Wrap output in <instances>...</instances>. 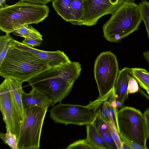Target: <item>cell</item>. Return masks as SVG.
<instances>
[{"instance_id": "6da1fadb", "label": "cell", "mask_w": 149, "mask_h": 149, "mask_svg": "<svg viewBox=\"0 0 149 149\" xmlns=\"http://www.w3.org/2000/svg\"><path fill=\"white\" fill-rule=\"evenodd\" d=\"M77 74L76 66L70 62L49 68L28 82L32 88L43 94L51 102L52 107L61 102L69 94Z\"/></svg>"}, {"instance_id": "7a4b0ae2", "label": "cell", "mask_w": 149, "mask_h": 149, "mask_svg": "<svg viewBox=\"0 0 149 149\" xmlns=\"http://www.w3.org/2000/svg\"><path fill=\"white\" fill-rule=\"evenodd\" d=\"M49 68L35 55L17 45L13 38L6 55L0 64V75L22 83Z\"/></svg>"}, {"instance_id": "3957f363", "label": "cell", "mask_w": 149, "mask_h": 149, "mask_svg": "<svg viewBox=\"0 0 149 149\" xmlns=\"http://www.w3.org/2000/svg\"><path fill=\"white\" fill-rule=\"evenodd\" d=\"M49 6L19 1L0 9V29L6 33L31 24L42 22L48 16Z\"/></svg>"}, {"instance_id": "277c9868", "label": "cell", "mask_w": 149, "mask_h": 149, "mask_svg": "<svg viewBox=\"0 0 149 149\" xmlns=\"http://www.w3.org/2000/svg\"><path fill=\"white\" fill-rule=\"evenodd\" d=\"M142 21L139 5L125 1L104 25V37L118 42L137 30Z\"/></svg>"}, {"instance_id": "5b68a950", "label": "cell", "mask_w": 149, "mask_h": 149, "mask_svg": "<svg viewBox=\"0 0 149 149\" xmlns=\"http://www.w3.org/2000/svg\"><path fill=\"white\" fill-rule=\"evenodd\" d=\"M109 92L84 106L60 103L50 110V117L56 123L66 125H88L94 123L98 115V109L109 96Z\"/></svg>"}, {"instance_id": "8992f818", "label": "cell", "mask_w": 149, "mask_h": 149, "mask_svg": "<svg viewBox=\"0 0 149 149\" xmlns=\"http://www.w3.org/2000/svg\"><path fill=\"white\" fill-rule=\"evenodd\" d=\"M117 125L119 134L125 138L148 149L145 119L143 114L134 108L124 107L118 111Z\"/></svg>"}, {"instance_id": "52a82bcc", "label": "cell", "mask_w": 149, "mask_h": 149, "mask_svg": "<svg viewBox=\"0 0 149 149\" xmlns=\"http://www.w3.org/2000/svg\"><path fill=\"white\" fill-rule=\"evenodd\" d=\"M47 108L24 109V115L17 141L18 149H38L42 125Z\"/></svg>"}, {"instance_id": "ba28073f", "label": "cell", "mask_w": 149, "mask_h": 149, "mask_svg": "<svg viewBox=\"0 0 149 149\" xmlns=\"http://www.w3.org/2000/svg\"><path fill=\"white\" fill-rule=\"evenodd\" d=\"M119 71L117 58L113 53L104 52L97 56L94 64V75L99 97L106 95L115 87Z\"/></svg>"}, {"instance_id": "9c48e42d", "label": "cell", "mask_w": 149, "mask_h": 149, "mask_svg": "<svg viewBox=\"0 0 149 149\" xmlns=\"http://www.w3.org/2000/svg\"><path fill=\"white\" fill-rule=\"evenodd\" d=\"M0 110L6 130L16 136L17 141L23 118L13 100L8 79L0 85Z\"/></svg>"}, {"instance_id": "30bf717a", "label": "cell", "mask_w": 149, "mask_h": 149, "mask_svg": "<svg viewBox=\"0 0 149 149\" xmlns=\"http://www.w3.org/2000/svg\"><path fill=\"white\" fill-rule=\"evenodd\" d=\"M84 15L82 25L92 26L107 14L112 15L125 0H82Z\"/></svg>"}, {"instance_id": "8fae6325", "label": "cell", "mask_w": 149, "mask_h": 149, "mask_svg": "<svg viewBox=\"0 0 149 149\" xmlns=\"http://www.w3.org/2000/svg\"><path fill=\"white\" fill-rule=\"evenodd\" d=\"M14 41L20 47L33 53L44 61L49 68L61 66L71 62L66 55L61 51H44L35 49L14 39Z\"/></svg>"}, {"instance_id": "7c38bea8", "label": "cell", "mask_w": 149, "mask_h": 149, "mask_svg": "<svg viewBox=\"0 0 149 149\" xmlns=\"http://www.w3.org/2000/svg\"><path fill=\"white\" fill-rule=\"evenodd\" d=\"M133 77L132 68L125 67L119 71L115 86V95L118 108L123 107L127 98V89L130 78Z\"/></svg>"}, {"instance_id": "4fadbf2b", "label": "cell", "mask_w": 149, "mask_h": 149, "mask_svg": "<svg viewBox=\"0 0 149 149\" xmlns=\"http://www.w3.org/2000/svg\"><path fill=\"white\" fill-rule=\"evenodd\" d=\"M118 107L114 87L109 92L107 98L101 103L98 109V114L105 121L112 124L118 130L117 114Z\"/></svg>"}, {"instance_id": "5bb4252c", "label": "cell", "mask_w": 149, "mask_h": 149, "mask_svg": "<svg viewBox=\"0 0 149 149\" xmlns=\"http://www.w3.org/2000/svg\"><path fill=\"white\" fill-rule=\"evenodd\" d=\"M22 100L24 109L33 107L48 108L52 105L51 102L45 95L34 88L29 93L24 91Z\"/></svg>"}, {"instance_id": "9a60e30c", "label": "cell", "mask_w": 149, "mask_h": 149, "mask_svg": "<svg viewBox=\"0 0 149 149\" xmlns=\"http://www.w3.org/2000/svg\"><path fill=\"white\" fill-rule=\"evenodd\" d=\"M86 140L95 149H112L103 139L94 123L87 125Z\"/></svg>"}, {"instance_id": "2e32d148", "label": "cell", "mask_w": 149, "mask_h": 149, "mask_svg": "<svg viewBox=\"0 0 149 149\" xmlns=\"http://www.w3.org/2000/svg\"><path fill=\"white\" fill-rule=\"evenodd\" d=\"M11 93L13 100L19 114L23 118L24 115V109L22 103V94L24 92L22 87V83L13 79H8Z\"/></svg>"}, {"instance_id": "e0dca14e", "label": "cell", "mask_w": 149, "mask_h": 149, "mask_svg": "<svg viewBox=\"0 0 149 149\" xmlns=\"http://www.w3.org/2000/svg\"><path fill=\"white\" fill-rule=\"evenodd\" d=\"M94 123L103 139L112 149H118L116 143L111 137L107 123L98 114Z\"/></svg>"}, {"instance_id": "ac0fdd59", "label": "cell", "mask_w": 149, "mask_h": 149, "mask_svg": "<svg viewBox=\"0 0 149 149\" xmlns=\"http://www.w3.org/2000/svg\"><path fill=\"white\" fill-rule=\"evenodd\" d=\"M52 6L58 14L68 22H70L71 10L70 0H55Z\"/></svg>"}, {"instance_id": "d6986e66", "label": "cell", "mask_w": 149, "mask_h": 149, "mask_svg": "<svg viewBox=\"0 0 149 149\" xmlns=\"http://www.w3.org/2000/svg\"><path fill=\"white\" fill-rule=\"evenodd\" d=\"M71 10L70 23L76 25H82L84 9L82 0H70Z\"/></svg>"}, {"instance_id": "ffe728a7", "label": "cell", "mask_w": 149, "mask_h": 149, "mask_svg": "<svg viewBox=\"0 0 149 149\" xmlns=\"http://www.w3.org/2000/svg\"><path fill=\"white\" fill-rule=\"evenodd\" d=\"M133 77L140 86L147 92H149V72L139 68H132Z\"/></svg>"}, {"instance_id": "44dd1931", "label": "cell", "mask_w": 149, "mask_h": 149, "mask_svg": "<svg viewBox=\"0 0 149 149\" xmlns=\"http://www.w3.org/2000/svg\"><path fill=\"white\" fill-rule=\"evenodd\" d=\"M13 34L16 36L42 40V36L31 26L29 25L14 31Z\"/></svg>"}, {"instance_id": "7402d4cb", "label": "cell", "mask_w": 149, "mask_h": 149, "mask_svg": "<svg viewBox=\"0 0 149 149\" xmlns=\"http://www.w3.org/2000/svg\"><path fill=\"white\" fill-rule=\"evenodd\" d=\"M138 5L142 21L145 24L149 39V2L141 0Z\"/></svg>"}, {"instance_id": "603a6c76", "label": "cell", "mask_w": 149, "mask_h": 149, "mask_svg": "<svg viewBox=\"0 0 149 149\" xmlns=\"http://www.w3.org/2000/svg\"><path fill=\"white\" fill-rule=\"evenodd\" d=\"M13 39L9 33L0 36V64L6 55Z\"/></svg>"}, {"instance_id": "cb8c5ba5", "label": "cell", "mask_w": 149, "mask_h": 149, "mask_svg": "<svg viewBox=\"0 0 149 149\" xmlns=\"http://www.w3.org/2000/svg\"><path fill=\"white\" fill-rule=\"evenodd\" d=\"M6 133L0 134V139L4 143L12 149H18L16 136L11 133L8 130H6Z\"/></svg>"}, {"instance_id": "d4e9b609", "label": "cell", "mask_w": 149, "mask_h": 149, "mask_svg": "<svg viewBox=\"0 0 149 149\" xmlns=\"http://www.w3.org/2000/svg\"><path fill=\"white\" fill-rule=\"evenodd\" d=\"M67 149H95L89 144L86 139H81L69 145L66 147Z\"/></svg>"}, {"instance_id": "484cf974", "label": "cell", "mask_w": 149, "mask_h": 149, "mask_svg": "<svg viewBox=\"0 0 149 149\" xmlns=\"http://www.w3.org/2000/svg\"><path fill=\"white\" fill-rule=\"evenodd\" d=\"M107 124L111 137L118 149H122V143L117 129L111 123H107Z\"/></svg>"}, {"instance_id": "4316f807", "label": "cell", "mask_w": 149, "mask_h": 149, "mask_svg": "<svg viewBox=\"0 0 149 149\" xmlns=\"http://www.w3.org/2000/svg\"><path fill=\"white\" fill-rule=\"evenodd\" d=\"M138 82L133 77H131L129 81L127 93L129 94H133L138 92L139 90Z\"/></svg>"}, {"instance_id": "83f0119b", "label": "cell", "mask_w": 149, "mask_h": 149, "mask_svg": "<svg viewBox=\"0 0 149 149\" xmlns=\"http://www.w3.org/2000/svg\"><path fill=\"white\" fill-rule=\"evenodd\" d=\"M122 142L129 147L130 149H145L144 148L133 141L128 139L119 134Z\"/></svg>"}, {"instance_id": "f1b7e54d", "label": "cell", "mask_w": 149, "mask_h": 149, "mask_svg": "<svg viewBox=\"0 0 149 149\" xmlns=\"http://www.w3.org/2000/svg\"><path fill=\"white\" fill-rule=\"evenodd\" d=\"M42 40L40 39L29 38H24L22 43L31 47H38L40 45Z\"/></svg>"}, {"instance_id": "f546056e", "label": "cell", "mask_w": 149, "mask_h": 149, "mask_svg": "<svg viewBox=\"0 0 149 149\" xmlns=\"http://www.w3.org/2000/svg\"><path fill=\"white\" fill-rule=\"evenodd\" d=\"M22 2L38 4H46L52 0H20Z\"/></svg>"}, {"instance_id": "4dcf8cb0", "label": "cell", "mask_w": 149, "mask_h": 149, "mask_svg": "<svg viewBox=\"0 0 149 149\" xmlns=\"http://www.w3.org/2000/svg\"><path fill=\"white\" fill-rule=\"evenodd\" d=\"M143 115L146 121L147 138H149V108L145 111Z\"/></svg>"}, {"instance_id": "1f68e13d", "label": "cell", "mask_w": 149, "mask_h": 149, "mask_svg": "<svg viewBox=\"0 0 149 149\" xmlns=\"http://www.w3.org/2000/svg\"><path fill=\"white\" fill-rule=\"evenodd\" d=\"M143 55L149 64V50L144 52Z\"/></svg>"}, {"instance_id": "d6a6232c", "label": "cell", "mask_w": 149, "mask_h": 149, "mask_svg": "<svg viewBox=\"0 0 149 149\" xmlns=\"http://www.w3.org/2000/svg\"><path fill=\"white\" fill-rule=\"evenodd\" d=\"M6 0H0V9L4 8L8 6L6 4Z\"/></svg>"}, {"instance_id": "836d02e7", "label": "cell", "mask_w": 149, "mask_h": 149, "mask_svg": "<svg viewBox=\"0 0 149 149\" xmlns=\"http://www.w3.org/2000/svg\"><path fill=\"white\" fill-rule=\"evenodd\" d=\"M122 149H130V148L127 145H126L124 143L122 142Z\"/></svg>"}, {"instance_id": "e575fe53", "label": "cell", "mask_w": 149, "mask_h": 149, "mask_svg": "<svg viewBox=\"0 0 149 149\" xmlns=\"http://www.w3.org/2000/svg\"><path fill=\"white\" fill-rule=\"evenodd\" d=\"M135 0H125V1L127 2H134Z\"/></svg>"}, {"instance_id": "d590c367", "label": "cell", "mask_w": 149, "mask_h": 149, "mask_svg": "<svg viewBox=\"0 0 149 149\" xmlns=\"http://www.w3.org/2000/svg\"><path fill=\"white\" fill-rule=\"evenodd\" d=\"M149 95V92H147Z\"/></svg>"}, {"instance_id": "8d00e7d4", "label": "cell", "mask_w": 149, "mask_h": 149, "mask_svg": "<svg viewBox=\"0 0 149 149\" xmlns=\"http://www.w3.org/2000/svg\"><path fill=\"white\" fill-rule=\"evenodd\" d=\"M54 0H52V1H54Z\"/></svg>"}]
</instances>
